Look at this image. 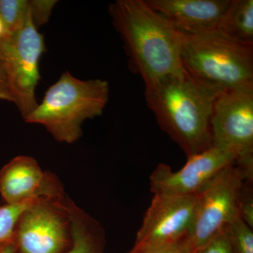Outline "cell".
<instances>
[{"instance_id":"6da1fadb","label":"cell","mask_w":253,"mask_h":253,"mask_svg":"<svg viewBox=\"0 0 253 253\" xmlns=\"http://www.w3.org/2000/svg\"><path fill=\"white\" fill-rule=\"evenodd\" d=\"M109 14L129 56V67L142 78L145 88L184 71L182 35L146 0H117L110 4Z\"/></svg>"},{"instance_id":"7a4b0ae2","label":"cell","mask_w":253,"mask_h":253,"mask_svg":"<svg viewBox=\"0 0 253 253\" xmlns=\"http://www.w3.org/2000/svg\"><path fill=\"white\" fill-rule=\"evenodd\" d=\"M221 92L184 70L145 88L144 94L160 127L189 158L212 147L211 118Z\"/></svg>"},{"instance_id":"3957f363","label":"cell","mask_w":253,"mask_h":253,"mask_svg":"<svg viewBox=\"0 0 253 253\" xmlns=\"http://www.w3.org/2000/svg\"><path fill=\"white\" fill-rule=\"evenodd\" d=\"M109 93L108 81H83L66 71L24 121L44 126L59 142L73 144L83 135V123L104 112Z\"/></svg>"},{"instance_id":"277c9868","label":"cell","mask_w":253,"mask_h":253,"mask_svg":"<svg viewBox=\"0 0 253 253\" xmlns=\"http://www.w3.org/2000/svg\"><path fill=\"white\" fill-rule=\"evenodd\" d=\"M181 61L191 78L218 90L253 86V47L236 44L217 31L182 36Z\"/></svg>"},{"instance_id":"5b68a950","label":"cell","mask_w":253,"mask_h":253,"mask_svg":"<svg viewBox=\"0 0 253 253\" xmlns=\"http://www.w3.org/2000/svg\"><path fill=\"white\" fill-rule=\"evenodd\" d=\"M248 179L236 163L228 166L199 194L192 226L185 239L194 253L239 216V201Z\"/></svg>"},{"instance_id":"8992f818","label":"cell","mask_w":253,"mask_h":253,"mask_svg":"<svg viewBox=\"0 0 253 253\" xmlns=\"http://www.w3.org/2000/svg\"><path fill=\"white\" fill-rule=\"evenodd\" d=\"M46 51L44 38L30 21L21 29L5 33L0 39V56L4 62L14 103L23 119L36 109V89L40 80L39 63Z\"/></svg>"},{"instance_id":"52a82bcc","label":"cell","mask_w":253,"mask_h":253,"mask_svg":"<svg viewBox=\"0 0 253 253\" xmlns=\"http://www.w3.org/2000/svg\"><path fill=\"white\" fill-rule=\"evenodd\" d=\"M68 196L44 198L28 208L15 229V253H63L71 244Z\"/></svg>"},{"instance_id":"ba28073f","label":"cell","mask_w":253,"mask_h":253,"mask_svg":"<svg viewBox=\"0 0 253 253\" xmlns=\"http://www.w3.org/2000/svg\"><path fill=\"white\" fill-rule=\"evenodd\" d=\"M212 146L239 155L236 164L253 174V86L224 91L218 96L211 122Z\"/></svg>"},{"instance_id":"9c48e42d","label":"cell","mask_w":253,"mask_h":253,"mask_svg":"<svg viewBox=\"0 0 253 253\" xmlns=\"http://www.w3.org/2000/svg\"><path fill=\"white\" fill-rule=\"evenodd\" d=\"M238 159L235 151L212 146L187 158L186 164L176 172L161 163L150 176V190L154 194H200L221 171Z\"/></svg>"},{"instance_id":"30bf717a","label":"cell","mask_w":253,"mask_h":253,"mask_svg":"<svg viewBox=\"0 0 253 253\" xmlns=\"http://www.w3.org/2000/svg\"><path fill=\"white\" fill-rule=\"evenodd\" d=\"M199 197V194H154L134 245L173 244L186 239L192 226Z\"/></svg>"},{"instance_id":"8fae6325","label":"cell","mask_w":253,"mask_h":253,"mask_svg":"<svg viewBox=\"0 0 253 253\" xmlns=\"http://www.w3.org/2000/svg\"><path fill=\"white\" fill-rule=\"evenodd\" d=\"M0 195L6 204H16L65 194L54 174L43 171L35 158L18 156L0 170Z\"/></svg>"},{"instance_id":"7c38bea8","label":"cell","mask_w":253,"mask_h":253,"mask_svg":"<svg viewBox=\"0 0 253 253\" xmlns=\"http://www.w3.org/2000/svg\"><path fill=\"white\" fill-rule=\"evenodd\" d=\"M176 32L196 36L217 31L231 0H146Z\"/></svg>"},{"instance_id":"4fadbf2b","label":"cell","mask_w":253,"mask_h":253,"mask_svg":"<svg viewBox=\"0 0 253 253\" xmlns=\"http://www.w3.org/2000/svg\"><path fill=\"white\" fill-rule=\"evenodd\" d=\"M56 3L55 0H0V18L6 33L21 29L30 21L39 29L49 21Z\"/></svg>"},{"instance_id":"5bb4252c","label":"cell","mask_w":253,"mask_h":253,"mask_svg":"<svg viewBox=\"0 0 253 253\" xmlns=\"http://www.w3.org/2000/svg\"><path fill=\"white\" fill-rule=\"evenodd\" d=\"M71 212V244L63 253H103L105 234L99 221L68 197Z\"/></svg>"},{"instance_id":"9a60e30c","label":"cell","mask_w":253,"mask_h":253,"mask_svg":"<svg viewBox=\"0 0 253 253\" xmlns=\"http://www.w3.org/2000/svg\"><path fill=\"white\" fill-rule=\"evenodd\" d=\"M217 32L236 44L253 47V0H231Z\"/></svg>"},{"instance_id":"2e32d148","label":"cell","mask_w":253,"mask_h":253,"mask_svg":"<svg viewBox=\"0 0 253 253\" xmlns=\"http://www.w3.org/2000/svg\"><path fill=\"white\" fill-rule=\"evenodd\" d=\"M44 198L50 197L38 198L21 204H5L0 206V243L13 241L15 229L21 215L28 208Z\"/></svg>"},{"instance_id":"e0dca14e","label":"cell","mask_w":253,"mask_h":253,"mask_svg":"<svg viewBox=\"0 0 253 253\" xmlns=\"http://www.w3.org/2000/svg\"><path fill=\"white\" fill-rule=\"evenodd\" d=\"M234 253H253V231L239 217L225 226Z\"/></svg>"},{"instance_id":"ac0fdd59","label":"cell","mask_w":253,"mask_h":253,"mask_svg":"<svg viewBox=\"0 0 253 253\" xmlns=\"http://www.w3.org/2000/svg\"><path fill=\"white\" fill-rule=\"evenodd\" d=\"M127 253H189L186 247L185 239L173 244L137 246Z\"/></svg>"},{"instance_id":"d6986e66","label":"cell","mask_w":253,"mask_h":253,"mask_svg":"<svg viewBox=\"0 0 253 253\" xmlns=\"http://www.w3.org/2000/svg\"><path fill=\"white\" fill-rule=\"evenodd\" d=\"M194 253H234L225 227Z\"/></svg>"},{"instance_id":"ffe728a7","label":"cell","mask_w":253,"mask_h":253,"mask_svg":"<svg viewBox=\"0 0 253 253\" xmlns=\"http://www.w3.org/2000/svg\"><path fill=\"white\" fill-rule=\"evenodd\" d=\"M239 216L243 221L253 229V199L250 190H241L239 201Z\"/></svg>"},{"instance_id":"44dd1931","label":"cell","mask_w":253,"mask_h":253,"mask_svg":"<svg viewBox=\"0 0 253 253\" xmlns=\"http://www.w3.org/2000/svg\"><path fill=\"white\" fill-rule=\"evenodd\" d=\"M0 99L14 102L12 91L4 62L0 56Z\"/></svg>"},{"instance_id":"7402d4cb","label":"cell","mask_w":253,"mask_h":253,"mask_svg":"<svg viewBox=\"0 0 253 253\" xmlns=\"http://www.w3.org/2000/svg\"><path fill=\"white\" fill-rule=\"evenodd\" d=\"M0 253H15L13 241L0 243Z\"/></svg>"},{"instance_id":"603a6c76","label":"cell","mask_w":253,"mask_h":253,"mask_svg":"<svg viewBox=\"0 0 253 253\" xmlns=\"http://www.w3.org/2000/svg\"><path fill=\"white\" fill-rule=\"evenodd\" d=\"M5 33H6V31H5L4 25L2 20L0 18V39L4 36Z\"/></svg>"}]
</instances>
